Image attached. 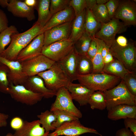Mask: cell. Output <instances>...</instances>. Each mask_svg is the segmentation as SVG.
I'll return each mask as SVG.
<instances>
[{
    "label": "cell",
    "mask_w": 136,
    "mask_h": 136,
    "mask_svg": "<svg viewBox=\"0 0 136 136\" xmlns=\"http://www.w3.org/2000/svg\"><path fill=\"white\" fill-rule=\"evenodd\" d=\"M1 62H0V64Z\"/></svg>",
    "instance_id": "11a10c76"
},
{
    "label": "cell",
    "mask_w": 136,
    "mask_h": 136,
    "mask_svg": "<svg viewBox=\"0 0 136 136\" xmlns=\"http://www.w3.org/2000/svg\"><path fill=\"white\" fill-rule=\"evenodd\" d=\"M114 18L121 20L127 26L135 25L136 0H120Z\"/></svg>",
    "instance_id": "7c38bea8"
},
{
    "label": "cell",
    "mask_w": 136,
    "mask_h": 136,
    "mask_svg": "<svg viewBox=\"0 0 136 136\" xmlns=\"http://www.w3.org/2000/svg\"><path fill=\"white\" fill-rule=\"evenodd\" d=\"M18 33L17 28L13 25L10 26L0 33V54L5 50L6 47L11 43L12 36Z\"/></svg>",
    "instance_id": "1f68e13d"
},
{
    "label": "cell",
    "mask_w": 136,
    "mask_h": 136,
    "mask_svg": "<svg viewBox=\"0 0 136 136\" xmlns=\"http://www.w3.org/2000/svg\"><path fill=\"white\" fill-rule=\"evenodd\" d=\"M93 69L92 61L87 56L78 54L77 68L78 75H84L92 73Z\"/></svg>",
    "instance_id": "4316f807"
},
{
    "label": "cell",
    "mask_w": 136,
    "mask_h": 136,
    "mask_svg": "<svg viewBox=\"0 0 136 136\" xmlns=\"http://www.w3.org/2000/svg\"><path fill=\"white\" fill-rule=\"evenodd\" d=\"M0 62V91L5 93L8 94L7 90L10 85L8 79L9 69L7 65Z\"/></svg>",
    "instance_id": "e575fe53"
},
{
    "label": "cell",
    "mask_w": 136,
    "mask_h": 136,
    "mask_svg": "<svg viewBox=\"0 0 136 136\" xmlns=\"http://www.w3.org/2000/svg\"><path fill=\"white\" fill-rule=\"evenodd\" d=\"M88 133L103 136L95 129L84 126L79 119L64 123L53 132L49 133L48 136H79Z\"/></svg>",
    "instance_id": "ba28073f"
},
{
    "label": "cell",
    "mask_w": 136,
    "mask_h": 136,
    "mask_svg": "<svg viewBox=\"0 0 136 136\" xmlns=\"http://www.w3.org/2000/svg\"><path fill=\"white\" fill-rule=\"evenodd\" d=\"M37 117L39 119L40 123L46 132H49L50 131L54 130L56 129L52 124L56 120V117L52 111L46 110L37 115Z\"/></svg>",
    "instance_id": "f1b7e54d"
},
{
    "label": "cell",
    "mask_w": 136,
    "mask_h": 136,
    "mask_svg": "<svg viewBox=\"0 0 136 136\" xmlns=\"http://www.w3.org/2000/svg\"><path fill=\"white\" fill-rule=\"evenodd\" d=\"M70 0H51L50 10L52 15L62 11L69 6Z\"/></svg>",
    "instance_id": "8d00e7d4"
},
{
    "label": "cell",
    "mask_w": 136,
    "mask_h": 136,
    "mask_svg": "<svg viewBox=\"0 0 136 136\" xmlns=\"http://www.w3.org/2000/svg\"><path fill=\"white\" fill-rule=\"evenodd\" d=\"M66 88L73 99L78 102L81 106L88 104L90 96L95 91L82 84L72 82L69 84Z\"/></svg>",
    "instance_id": "d6986e66"
},
{
    "label": "cell",
    "mask_w": 136,
    "mask_h": 136,
    "mask_svg": "<svg viewBox=\"0 0 136 136\" xmlns=\"http://www.w3.org/2000/svg\"><path fill=\"white\" fill-rule=\"evenodd\" d=\"M43 27L37 21L30 28L21 33L15 34L11 37L8 47L0 56L10 61H16L21 51L36 37L41 34Z\"/></svg>",
    "instance_id": "6da1fadb"
},
{
    "label": "cell",
    "mask_w": 136,
    "mask_h": 136,
    "mask_svg": "<svg viewBox=\"0 0 136 136\" xmlns=\"http://www.w3.org/2000/svg\"><path fill=\"white\" fill-rule=\"evenodd\" d=\"M114 41L109 50L114 57L130 72H136V48L134 42H128L126 46L118 45Z\"/></svg>",
    "instance_id": "5b68a950"
},
{
    "label": "cell",
    "mask_w": 136,
    "mask_h": 136,
    "mask_svg": "<svg viewBox=\"0 0 136 136\" xmlns=\"http://www.w3.org/2000/svg\"><path fill=\"white\" fill-rule=\"evenodd\" d=\"M44 33L35 38L19 53L16 60L20 62L36 57L42 54L44 45Z\"/></svg>",
    "instance_id": "9a60e30c"
},
{
    "label": "cell",
    "mask_w": 136,
    "mask_h": 136,
    "mask_svg": "<svg viewBox=\"0 0 136 136\" xmlns=\"http://www.w3.org/2000/svg\"><path fill=\"white\" fill-rule=\"evenodd\" d=\"M94 38L97 43V51L92 61L93 67L92 73H102L104 64L101 54V51L104 42L101 40L95 37Z\"/></svg>",
    "instance_id": "4dcf8cb0"
},
{
    "label": "cell",
    "mask_w": 136,
    "mask_h": 136,
    "mask_svg": "<svg viewBox=\"0 0 136 136\" xmlns=\"http://www.w3.org/2000/svg\"><path fill=\"white\" fill-rule=\"evenodd\" d=\"M9 0H0V5L3 8L7 7Z\"/></svg>",
    "instance_id": "816d5d0a"
},
{
    "label": "cell",
    "mask_w": 136,
    "mask_h": 136,
    "mask_svg": "<svg viewBox=\"0 0 136 136\" xmlns=\"http://www.w3.org/2000/svg\"><path fill=\"white\" fill-rule=\"evenodd\" d=\"M8 21L5 13L0 9V33L8 27Z\"/></svg>",
    "instance_id": "7bdbcfd3"
},
{
    "label": "cell",
    "mask_w": 136,
    "mask_h": 136,
    "mask_svg": "<svg viewBox=\"0 0 136 136\" xmlns=\"http://www.w3.org/2000/svg\"><path fill=\"white\" fill-rule=\"evenodd\" d=\"M55 62L41 54L20 62L23 72L28 77H30L37 75L48 70Z\"/></svg>",
    "instance_id": "30bf717a"
},
{
    "label": "cell",
    "mask_w": 136,
    "mask_h": 136,
    "mask_svg": "<svg viewBox=\"0 0 136 136\" xmlns=\"http://www.w3.org/2000/svg\"><path fill=\"white\" fill-rule=\"evenodd\" d=\"M97 4H105L109 0H96Z\"/></svg>",
    "instance_id": "f5cc1de1"
},
{
    "label": "cell",
    "mask_w": 136,
    "mask_h": 136,
    "mask_svg": "<svg viewBox=\"0 0 136 136\" xmlns=\"http://www.w3.org/2000/svg\"><path fill=\"white\" fill-rule=\"evenodd\" d=\"M97 51V43L93 38L91 42L87 53V56L92 61L96 55Z\"/></svg>",
    "instance_id": "60d3db41"
},
{
    "label": "cell",
    "mask_w": 136,
    "mask_h": 136,
    "mask_svg": "<svg viewBox=\"0 0 136 136\" xmlns=\"http://www.w3.org/2000/svg\"><path fill=\"white\" fill-rule=\"evenodd\" d=\"M85 32L93 38L95 34L100 28L102 24L96 20L91 11L86 8L85 14Z\"/></svg>",
    "instance_id": "484cf974"
},
{
    "label": "cell",
    "mask_w": 136,
    "mask_h": 136,
    "mask_svg": "<svg viewBox=\"0 0 136 136\" xmlns=\"http://www.w3.org/2000/svg\"><path fill=\"white\" fill-rule=\"evenodd\" d=\"M122 79L130 92L136 97V72H130Z\"/></svg>",
    "instance_id": "d590c367"
},
{
    "label": "cell",
    "mask_w": 136,
    "mask_h": 136,
    "mask_svg": "<svg viewBox=\"0 0 136 136\" xmlns=\"http://www.w3.org/2000/svg\"><path fill=\"white\" fill-rule=\"evenodd\" d=\"M24 2L28 7L36 9L38 0H25Z\"/></svg>",
    "instance_id": "c3c4849f"
},
{
    "label": "cell",
    "mask_w": 136,
    "mask_h": 136,
    "mask_svg": "<svg viewBox=\"0 0 136 136\" xmlns=\"http://www.w3.org/2000/svg\"><path fill=\"white\" fill-rule=\"evenodd\" d=\"M103 92L108 111L120 105L136 106V97L129 91L122 79L117 85Z\"/></svg>",
    "instance_id": "3957f363"
},
{
    "label": "cell",
    "mask_w": 136,
    "mask_h": 136,
    "mask_svg": "<svg viewBox=\"0 0 136 136\" xmlns=\"http://www.w3.org/2000/svg\"><path fill=\"white\" fill-rule=\"evenodd\" d=\"M86 9L80 14L75 16L72 21L71 32L68 40L74 43L85 31V17Z\"/></svg>",
    "instance_id": "603a6c76"
},
{
    "label": "cell",
    "mask_w": 136,
    "mask_h": 136,
    "mask_svg": "<svg viewBox=\"0 0 136 136\" xmlns=\"http://www.w3.org/2000/svg\"><path fill=\"white\" fill-rule=\"evenodd\" d=\"M7 8L15 16L26 18L29 21L35 19L34 9L28 7L21 1L9 0Z\"/></svg>",
    "instance_id": "ac0fdd59"
},
{
    "label": "cell",
    "mask_w": 136,
    "mask_h": 136,
    "mask_svg": "<svg viewBox=\"0 0 136 136\" xmlns=\"http://www.w3.org/2000/svg\"><path fill=\"white\" fill-rule=\"evenodd\" d=\"M96 20L102 24L110 21L105 4H96L90 10Z\"/></svg>",
    "instance_id": "d6a6232c"
},
{
    "label": "cell",
    "mask_w": 136,
    "mask_h": 136,
    "mask_svg": "<svg viewBox=\"0 0 136 136\" xmlns=\"http://www.w3.org/2000/svg\"><path fill=\"white\" fill-rule=\"evenodd\" d=\"M127 26L119 20L113 18L109 22L102 24L94 37L103 41L110 49L115 40L116 35L125 31Z\"/></svg>",
    "instance_id": "52a82bcc"
},
{
    "label": "cell",
    "mask_w": 136,
    "mask_h": 136,
    "mask_svg": "<svg viewBox=\"0 0 136 136\" xmlns=\"http://www.w3.org/2000/svg\"><path fill=\"white\" fill-rule=\"evenodd\" d=\"M75 17L73 9L69 6L64 10L52 15L43 28L41 34L54 27L72 21Z\"/></svg>",
    "instance_id": "ffe728a7"
},
{
    "label": "cell",
    "mask_w": 136,
    "mask_h": 136,
    "mask_svg": "<svg viewBox=\"0 0 136 136\" xmlns=\"http://www.w3.org/2000/svg\"><path fill=\"white\" fill-rule=\"evenodd\" d=\"M23 85L27 89L41 94L46 98L56 96L57 91L49 90L46 86L42 78L37 75L28 77Z\"/></svg>",
    "instance_id": "2e32d148"
},
{
    "label": "cell",
    "mask_w": 136,
    "mask_h": 136,
    "mask_svg": "<svg viewBox=\"0 0 136 136\" xmlns=\"http://www.w3.org/2000/svg\"><path fill=\"white\" fill-rule=\"evenodd\" d=\"M0 62L9 68L8 79L10 83L15 85H23L28 77L23 72L21 62L17 60H9L1 56Z\"/></svg>",
    "instance_id": "5bb4252c"
},
{
    "label": "cell",
    "mask_w": 136,
    "mask_h": 136,
    "mask_svg": "<svg viewBox=\"0 0 136 136\" xmlns=\"http://www.w3.org/2000/svg\"><path fill=\"white\" fill-rule=\"evenodd\" d=\"M88 104L92 110L96 109L103 110L106 107V101L103 91L94 92L90 96Z\"/></svg>",
    "instance_id": "83f0119b"
},
{
    "label": "cell",
    "mask_w": 136,
    "mask_h": 136,
    "mask_svg": "<svg viewBox=\"0 0 136 136\" xmlns=\"http://www.w3.org/2000/svg\"><path fill=\"white\" fill-rule=\"evenodd\" d=\"M56 117L55 121L52 123V126L57 128L64 123L78 119H79L63 111L55 110L52 111Z\"/></svg>",
    "instance_id": "836d02e7"
},
{
    "label": "cell",
    "mask_w": 136,
    "mask_h": 136,
    "mask_svg": "<svg viewBox=\"0 0 136 136\" xmlns=\"http://www.w3.org/2000/svg\"><path fill=\"white\" fill-rule=\"evenodd\" d=\"M54 102L51 106L50 111L59 110L65 112L79 119L82 117V114L73 103L70 92L66 88L62 87L57 91Z\"/></svg>",
    "instance_id": "8992f818"
},
{
    "label": "cell",
    "mask_w": 136,
    "mask_h": 136,
    "mask_svg": "<svg viewBox=\"0 0 136 136\" xmlns=\"http://www.w3.org/2000/svg\"><path fill=\"white\" fill-rule=\"evenodd\" d=\"M69 5L73 9L76 16L86 9V0H70Z\"/></svg>",
    "instance_id": "74e56055"
},
{
    "label": "cell",
    "mask_w": 136,
    "mask_h": 136,
    "mask_svg": "<svg viewBox=\"0 0 136 136\" xmlns=\"http://www.w3.org/2000/svg\"><path fill=\"white\" fill-rule=\"evenodd\" d=\"M5 136H14V135H13V134L10 133H9L6 135Z\"/></svg>",
    "instance_id": "db71d44e"
},
{
    "label": "cell",
    "mask_w": 136,
    "mask_h": 136,
    "mask_svg": "<svg viewBox=\"0 0 136 136\" xmlns=\"http://www.w3.org/2000/svg\"><path fill=\"white\" fill-rule=\"evenodd\" d=\"M74 48V43L68 39L58 41L44 46L42 54L57 62L67 55Z\"/></svg>",
    "instance_id": "8fae6325"
},
{
    "label": "cell",
    "mask_w": 136,
    "mask_h": 136,
    "mask_svg": "<svg viewBox=\"0 0 136 136\" xmlns=\"http://www.w3.org/2000/svg\"><path fill=\"white\" fill-rule=\"evenodd\" d=\"M115 136H135L128 128H123L118 130Z\"/></svg>",
    "instance_id": "ee69618b"
},
{
    "label": "cell",
    "mask_w": 136,
    "mask_h": 136,
    "mask_svg": "<svg viewBox=\"0 0 136 136\" xmlns=\"http://www.w3.org/2000/svg\"><path fill=\"white\" fill-rule=\"evenodd\" d=\"M109 49L104 42L101 51V54L103 59L109 51Z\"/></svg>",
    "instance_id": "f907efd6"
},
{
    "label": "cell",
    "mask_w": 136,
    "mask_h": 136,
    "mask_svg": "<svg viewBox=\"0 0 136 136\" xmlns=\"http://www.w3.org/2000/svg\"><path fill=\"white\" fill-rule=\"evenodd\" d=\"M130 72L119 61L114 59L112 62L104 65L102 73L113 76L122 79L126 74Z\"/></svg>",
    "instance_id": "cb8c5ba5"
},
{
    "label": "cell",
    "mask_w": 136,
    "mask_h": 136,
    "mask_svg": "<svg viewBox=\"0 0 136 136\" xmlns=\"http://www.w3.org/2000/svg\"><path fill=\"white\" fill-rule=\"evenodd\" d=\"M9 117L8 115L0 113V127L7 126Z\"/></svg>",
    "instance_id": "bcb514c9"
},
{
    "label": "cell",
    "mask_w": 136,
    "mask_h": 136,
    "mask_svg": "<svg viewBox=\"0 0 136 136\" xmlns=\"http://www.w3.org/2000/svg\"><path fill=\"white\" fill-rule=\"evenodd\" d=\"M115 41L118 45L122 47L126 46L128 43L127 39L123 36H119Z\"/></svg>",
    "instance_id": "f6af8a7d"
},
{
    "label": "cell",
    "mask_w": 136,
    "mask_h": 136,
    "mask_svg": "<svg viewBox=\"0 0 136 136\" xmlns=\"http://www.w3.org/2000/svg\"><path fill=\"white\" fill-rule=\"evenodd\" d=\"M120 0H109L105 4L110 18L111 19L114 16L119 6Z\"/></svg>",
    "instance_id": "f35d334b"
},
{
    "label": "cell",
    "mask_w": 136,
    "mask_h": 136,
    "mask_svg": "<svg viewBox=\"0 0 136 136\" xmlns=\"http://www.w3.org/2000/svg\"><path fill=\"white\" fill-rule=\"evenodd\" d=\"M86 8L91 10L96 4V0H86Z\"/></svg>",
    "instance_id": "681fc988"
},
{
    "label": "cell",
    "mask_w": 136,
    "mask_h": 136,
    "mask_svg": "<svg viewBox=\"0 0 136 136\" xmlns=\"http://www.w3.org/2000/svg\"><path fill=\"white\" fill-rule=\"evenodd\" d=\"M125 128H129L130 130L136 136V119L127 118L124 119Z\"/></svg>",
    "instance_id": "ab89813d"
},
{
    "label": "cell",
    "mask_w": 136,
    "mask_h": 136,
    "mask_svg": "<svg viewBox=\"0 0 136 136\" xmlns=\"http://www.w3.org/2000/svg\"><path fill=\"white\" fill-rule=\"evenodd\" d=\"M108 111V117L112 120L116 121L127 118L136 119V106L120 105Z\"/></svg>",
    "instance_id": "7402d4cb"
},
{
    "label": "cell",
    "mask_w": 136,
    "mask_h": 136,
    "mask_svg": "<svg viewBox=\"0 0 136 136\" xmlns=\"http://www.w3.org/2000/svg\"><path fill=\"white\" fill-rule=\"evenodd\" d=\"M78 55L74 47L67 55L57 62L69 77L72 82L77 80Z\"/></svg>",
    "instance_id": "e0dca14e"
},
{
    "label": "cell",
    "mask_w": 136,
    "mask_h": 136,
    "mask_svg": "<svg viewBox=\"0 0 136 136\" xmlns=\"http://www.w3.org/2000/svg\"><path fill=\"white\" fill-rule=\"evenodd\" d=\"M24 121L20 117L16 116L11 120L10 125L12 129L15 130L20 128L23 126Z\"/></svg>",
    "instance_id": "b9f144b4"
},
{
    "label": "cell",
    "mask_w": 136,
    "mask_h": 136,
    "mask_svg": "<svg viewBox=\"0 0 136 136\" xmlns=\"http://www.w3.org/2000/svg\"><path fill=\"white\" fill-rule=\"evenodd\" d=\"M121 80L119 78L103 73L78 75L77 80L80 83L94 91H104L117 85Z\"/></svg>",
    "instance_id": "7a4b0ae2"
},
{
    "label": "cell",
    "mask_w": 136,
    "mask_h": 136,
    "mask_svg": "<svg viewBox=\"0 0 136 136\" xmlns=\"http://www.w3.org/2000/svg\"><path fill=\"white\" fill-rule=\"evenodd\" d=\"M50 0H38L36 8L38 13L37 22L43 28L52 16L50 10Z\"/></svg>",
    "instance_id": "d4e9b609"
},
{
    "label": "cell",
    "mask_w": 136,
    "mask_h": 136,
    "mask_svg": "<svg viewBox=\"0 0 136 136\" xmlns=\"http://www.w3.org/2000/svg\"><path fill=\"white\" fill-rule=\"evenodd\" d=\"M39 120L28 122L24 121L22 126L15 130L14 136H48L49 132H46L41 125Z\"/></svg>",
    "instance_id": "44dd1931"
},
{
    "label": "cell",
    "mask_w": 136,
    "mask_h": 136,
    "mask_svg": "<svg viewBox=\"0 0 136 136\" xmlns=\"http://www.w3.org/2000/svg\"><path fill=\"white\" fill-rule=\"evenodd\" d=\"M7 93L15 101L29 106L36 104L43 97L41 94L28 90L23 85H15L12 83H10Z\"/></svg>",
    "instance_id": "9c48e42d"
},
{
    "label": "cell",
    "mask_w": 136,
    "mask_h": 136,
    "mask_svg": "<svg viewBox=\"0 0 136 136\" xmlns=\"http://www.w3.org/2000/svg\"><path fill=\"white\" fill-rule=\"evenodd\" d=\"M37 75L42 78L48 89L56 91L62 87L66 88L72 82L57 62H55L48 70Z\"/></svg>",
    "instance_id": "277c9868"
},
{
    "label": "cell",
    "mask_w": 136,
    "mask_h": 136,
    "mask_svg": "<svg viewBox=\"0 0 136 136\" xmlns=\"http://www.w3.org/2000/svg\"><path fill=\"white\" fill-rule=\"evenodd\" d=\"M114 58L109 51L107 54L103 59V62L104 65L110 63L112 61Z\"/></svg>",
    "instance_id": "7dc6e473"
},
{
    "label": "cell",
    "mask_w": 136,
    "mask_h": 136,
    "mask_svg": "<svg viewBox=\"0 0 136 136\" xmlns=\"http://www.w3.org/2000/svg\"><path fill=\"white\" fill-rule=\"evenodd\" d=\"M93 38L85 31L74 43V47L77 54L87 56V51Z\"/></svg>",
    "instance_id": "f546056e"
},
{
    "label": "cell",
    "mask_w": 136,
    "mask_h": 136,
    "mask_svg": "<svg viewBox=\"0 0 136 136\" xmlns=\"http://www.w3.org/2000/svg\"><path fill=\"white\" fill-rule=\"evenodd\" d=\"M72 21L56 26L45 31L44 33V46L58 41L68 40L71 32Z\"/></svg>",
    "instance_id": "4fadbf2b"
}]
</instances>
